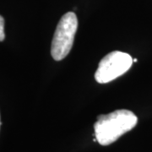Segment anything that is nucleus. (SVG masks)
<instances>
[{"instance_id": "1", "label": "nucleus", "mask_w": 152, "mask_h": 152, "mask_svg": "<svg viewBox=\"0 0 152 152\" xmlns=\"http://www.w3.org/2000/svg\"><path fill=\"white\" fill-rule=\"evenodd\" d=\"M138 118L133 112L126 109L116 110L106 115L98 116L94 124L95 135L102 145H109L118 140L137 124Z\"/></svg>"}, {"instance_id": "2", "label": "nucleus", "mask_w": 152, "mask_h": 152, "mask_svg": "<svg viewBox=\"0 0 152 152\" xmlns=\"http://www.w3.org/2000/svg\"><path fill=\"white\" fill-rule=\"evenodd\" d=\"M78 28L77 16L73 12H68L60 19L52 42L51 54L56 61L64 59L73 47Z\"/></svg>"}, {"instance_id": "3", "label": "nucleus", "mask_w": 152, "mask_h": 152, "mask_svg": "<svg viewBox=\"0 0 152 152\" xmlns=\"http://www.w3.org/2000/svg\"><path fill=\"white\" fill-rule=\"evenodd\" d=\"M133 63L129 54L120 51L112 52L100 61L95 79L100 84L113 81L129 70Z\"/></svg>"}, {"instance_id": "4", "label": "nucleus", "mask_w": 152, "mask_h": 152, "mask_svg": "<svg viewBox=\"0 0 152 152\" xmlns=\"http://www.w3.org/2000/svg\"><path fill=\"white\" fill-rule=\"evenodd\" d=\"M5 38L4 34V19L0 15V42H3Z\"/></svg>"}, {"instance_id": "5", "label": "nucleus", "mask_w": 152, "mask_h": 152, "mask_svg": "<svg viewBox=\"0 0 152 152\" xmlns=\"http://www.w3.org/2000/svg\"><path fill=\"white\" fill-rule=\"evenodd\" d=\"M138 61V59L137 58H134V59H133V62H137Z\"/></svg>"}, {"instance_id": "6", "label": "nucleus", "mask_w": 152, "mask_h": 152, "mask_svg": "<svg viewBox=\"0 0 152 152\" xmlns=\"http://www.w3.org/2000/svg\"><path fill=\"white\" fill-rule=\"evenodd\" d=\"M0 125H1V122H0Z\"/></svg>"}]
</instances>
